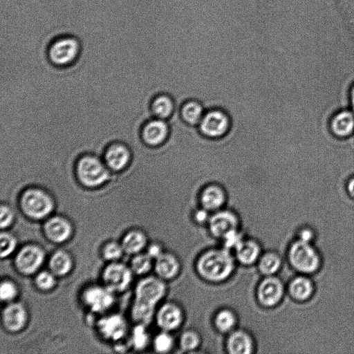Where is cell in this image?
Instances as JSON below:
<instances>
[{"instance_id":"cell-1","label":"cell","mask_w":354,"mask_h":354,"mask_svg":"<svg viewBox=\"0 0 354 354\" xmlns=\"http://www.w3.org/2000/svg\"><path fill=\"white\" fill-rule=\"evenodd\" d=\"M167 287L160 277L148 276L136 284L131 315L136 324L145 326L155 318L156 306L166 295Z\"/></svg>"},{"instance_id":"cell-2","label":"cell","mask_w":354,"mask_h":354,"mask_svg":"<svg viewBox=\"0 0 354 354\" xmlns=\"http://www.w3.org/2000/svg\"><path fill=\"white\" fill-rule=\"evenodd\" d=\"M234 258L227 248L210 249L196 261L198 274L206 281L218 283L227 279L234 269Z\"/></svg>"},{"instance_id":"cell-3","label":"cell","mask_w":354,"mask_h":354,"mask_svg":"<svg viewBox=\"0 0 354 354\" xmlns=\"http://www.w3.org/2000/svg\"><path fill=\"white\" fill-rule=\"evenodd\" d=\"M18 205L27 218L34 221L44 220L51 216L56 207L54 196L39 186H28L18 195Z\"/></svg>"},{"instance_id":"cell-4","label":"cell","mask_w":354,"mask_h":354,"mask_svg":"<svg viewBox=\"0 0 354 354\" xmlns=\"http://www.w3.org/2000/svg\"><path fill=\"white\" fill-rule=\"evenodd\" d=\"M74 171L79 183L87 189L102 187L111 175L102 158L90 153H82L76 158Z\"/></svg>"},{"instance_id":"cell-5","label":"cell","mask_w":354,"mask_h":354,"mask_svg":"<svg viewBox=\"0 0 354 354\" xmlns=\"http://www.w3.org/2000/svg\"><path fill=\"white\" fill-rule=\"evenodd\" d=\"M81 54L80 40L71 35H62L54 38L48 44L46 57L53 66L64 68L76 63Z\"/></svg>"},{"instance_id":"cell-6","label":"cell","mask_w":354,"mask_h":354,"mask_svg":"<svg viewBox=\"0 0 354 354\" xmlns=\"http://www.w3.org/2000/svg\"><path fill=\"white\" fill-rule=\"evenodd\" d=\"M288 259L297 270L304 273L314 272L320 265V257L315 248L310 242L300 239L290 245Z\"/></svg>"},{"instance_id":"cell-7","label":"cell","mask_w":354,"mask_h":354,"mask_svg":"<svg viewBox=\"0 0 354 354\" xmlns=\"http://www.w3.org/2000/svg\"><path fill=\"white\" fill-rule=\"evenodd\" d=\"M231 127V119L228 113L220 108L206 110L198 124L201 133L207 138L218 139L225 136Z\"/></svg>"},{"instance_id":"cell-8","label":"cell","mask_w":354,"mask_h":354,"mask_svg":"<svg viewBox=\"0 0 354 354\" xmlns=\"http://www.w3.org/2000/svg\"><path fill=\"white\" fill-rule=\"evenodd\" d=\"M45 261V252L39 245L28 243L21 247L14 258V266L22 275L35 274Z\"/></svg>"},{"instance_id":"cell-9","label":"cell","mask_w":354,"mask_h":354,"mask_svg":"<svg viewBox=\"0 0 354 354\" xmlns=\"http://www.w3.org/2000/svg\"><path fill=\"white\" fill-rule=\"evenodd\" d=\"M133 272L130 266L113 261L104 267L102 272L103 285L114 293L124 292L130 286Z\"/></svg>"},{"instance_id":"cell-10","label":"cell","mask_w":354,"mask_h":354,"mask_svg":"<svg viewBox=\"0 0 354 354\" xmlns=\"http://www.w3.org/2000/svg\"><path fill=\"white\" fill-rule=\"evenodd\" d=\"M114 294L104 285H92L83 290L81 299L90 311L102 313L113 306L115 302Z\"/></svg>"},{"instance_id":"cell-11","label":"cell","mask_w":354,"mask_h":354,"mask_svg":"<svg viewBox=\"0 0 354 354\" xmlns=\"http://www.w3.org/2000/svg\"><path fill=\"white\" fill-rule=\"evenodd\" d=\"M327 127L336 139L344 140L354 136V111L349 107L336 110L330 116Z\"/></svg>"},{"instance_id":"cell-12","label":"cell","mask_w":354,"mask_h":354,"mask_svg":"<svg viewBox=\"0 0 354 354\" xmlns=\"http://www.w3.org/2000/svg\"><path fill=\"white\" fill-rule=\"evenodd\" d=\"M132 154L123 142L111 141L104 147L102 159L111 172H120L129 165Z\"/></svg>"},{"instance_id":"cell-13","label":"cell","mask_w":354,"mask_h":354,"mask_svg":"<svg viewBox=\"0 0 354 354\" xmlns=\"http://www.w3.org/2000/svg\"><path fill=\"white\" fill-rule=\"evenodd\" d=\"M43 233L49 241L55 244H62L71 239L73 234V227L66 217L53 215L45 219Z\"/></svg>"},{"instance_id":"cell-14","label":"cell","mask_w":354,"mask_h":354,"mask_svg":"<svg viewBox=\"0 0 354 354\" xmlns=\"http://www.w3.org/2000/svg\"><path fill=\"white\" fill-rule=\"evenodd\" d=\"M239 221L234 212L228 209H219L210 216L208 221L209 232L214 237L222 239L239 229Z\"/></svg>"},{"instance_id":"cell-15","label":"cell","mask_w":354,"mask_h":354,"mask_svg":"<svg viewBox=\"0 0 354 354\" xmlns=\"http://www.w3.org/2000/svg\"><path fill=\"white\" fill-rule=\"evenodd\" d=\"M28 314L25 306L20 302L6 304L1 312L3 328L10 333H18L27 324Z\"/></svg>"},{"instance_id":"cell-16","label":"cell","mask_w":354,"mask_h":354,"mask_svg":"<svg viewBox=\"0 0 354 354\" xmlns=\"http://www.w3.org/2000/svg\"><path fill=\"white\" fill-rule=\"evenodd\" d=\"M284 288L281 281L277 277L266 276L257 289V297L261 305L272 307L281 300Z\"/></svg>"},{"instance_id":"cell-17","label":"cell","mask_w":354,"mask_h":354,"mask_svg":"<svg viewBox=\"0 0 354 354\" xmlns=\"http://www.w3.org/2000/svg\"><path fill=\"white\" fill-rule=\"evenodd\" d=\"M170 128L167 120L152 118L144 122L140 134L143 142L151 147H158L167 140Z\"/></svg>"},{"instance_id":"cell-18","label":"cell","mask_w":354,"mask_h":354,"mask_svg":"<svg viewBox=\"0 0 354 354\" xmlns=\"http://www.w3.org/2000/svg\"><path fill=\"white\" fill-rule=\"evenodd\" d=\"M97 329L104 339L118 342L125 337L127 332V323L120 314L108 315L97 321Z\"/></svg>"},{"instance_id":"cell-19","label":"cell","mask_w":354,"mask_h":354,"mask_svg":"<svg viewBox=\"0 0 354 354\" xmlns=\"http://www.w3.org/2000/svg\"><path fill=\"white\" fill-rule=\"evenodd\" d=\"M227 200L226 189L216 183L205 185L198 194L199 205L209 212L221 209L227 203Z\"/></svg>"},{"instance_id":"cell-20","label":"cell","mask_w":354,"mask_h":354,"mask_svg":"<svg viewBox=\"0 0 354 354\" xmlns=\"http://www.w3.org/2000/svg\"><path fill=\"white\" fill-rule=\"evenodd\" d=\"M155 319L162 330L170 332L180 327L183 322V313L179 306L168 302L156 312Z\"/></svg>"},{"instance_id":"cell-21","label":"cell","mask_w":354,"mask_h":354,"mask_svg":"<svg viewBox=\"0 0 354 354\" xmlns=\"http://www.w3.org/2000/svg\"><path fill=\"white\" fill-rule=\"evenodd\" d=\"M253 348V340L245 330H234L227 338L226 349L231 354H250Z\"/></svg>"},{"instance_id":"cell-22","label":"cell","mask_w":354,"mask_h":354,"mask_svg":"<svg viewBox=\"0 0 354 354\" xmlns=\"http://www.w3.org/2000/svg\"><path fill=\"white\" fill-rule=\"evenodd\" d=\"M154 269L158 277L162 280H169L177 276L180 263L176 256L164 252L155 259Z\"/></svg>"},{"instance_id":"cell-23","label":"cell","mask_w":354,"mask_h":354,"mask_svg":"<svg viewBox=\"0 0 354 354\" xmlns=\"http://www.w3.org/2000/svg\"><path fill=\"white\" fill-rule=\"evenodd\" d=\"M73 268V260L71 254L64 250H57L50 257L48 270L57 277L68 274Z\"/></svg>"},{"instance_id":"cell-24","label":"cell","mask_w":354,"mask_h":354,"mask_svg":"<svg viewBox=\"0 0 354 354\" xmlns=\"http://www.w3.org/2000/svg\"><path fill=\"white\" fill-rule=\"evenodd\" d=\"M176 103L169 94L160 93L156 95L150 104L151 113L154 118L167 120L174 113Z\"/></svg>"},{"instance_id":"cell-25","label":"cell","mask_w":354,"mask_h":354,"mask_svg":"<svg viewBox=\"0 0 354 354\" xmlns=\"http://www.w3.org/2000/svg\"><path fill=\"white\" fill-rule=\"evenodd\" d=\"M120 243L124 253L133 255L147 247V237L142 230L132 229L124 234Z\"/></svg>"},{"instance_id":"cell-26","label":"cell","mask_w":354,"mask_h":354,"mask_svg":"<svg viewBox=\"0 0 354 354\" xmlns=\"http://www.w3.org/2000/svg\"><path fill=\"white\" fill-rule=\"evenodd\" d=\"M236 259L242 264L251 265L261 256L259 244L252 239H243L235 248Z\"/></svg>"},{"instance_id":"cell-27","label":"cell","mask_w":354,"mask_h":354,"mask_svg":"<svg viewBox=\"0 0 354 354\" xmlns=\"http://www.w3.org/2000/svg\"><path fill=\"white\" fill-rule=\"evenodd\" d=\"M205 111L204 105L194 99L185 100L180 107V115L183 120L194 126H198Z\"/></svg>"},{"instance_id":"cell-28","label":"cell","mask_w":354,"mask_h":354,"mask_svg":"<svg viewBox=\"0 0 354 354\" xmlns=\"http://www.w3.org/2000/svg\"><path fill=\"white\" fill-rule=\"evenodd\" d=\"M312 281L305 277H297L289 284V292L292 297L296 300L304 301L310 297L313 292Z\"/></svg>"},{"instance_id":"cell-29","label":"cell","mask_w":354,"mask_h":354,"mask_svg":"<svg viewBox=\"0 0 354 354\" xmlns=\"http://www.w3.org/2000/svg\"><path fill=\"white\" fill-rule=\"evenodd\" d=\"M281 266V259L278 254L268 252L260 256L258 260V268L265 276H272L277 272Z\"/></svg>"},{"instance_id":"cell-30","label":"cell","mask_w":354,"mask_h":354,"mask_svg":"<svg viewBox=\"0 0 354 354\" xmlns=\"http://www.w3.org/2000/svg\"><path fill=\"white\" fill-rule=\"evenodd\" d=\"M214 325L221 333H230L236 324V317L230 309L219 310L214 317Z\"/></svg>"},{"instance_id":"cell-31","label":"cell","mask_w":354,"mask_h":354,"mask_svg":"<svg viewBox=\"0 0 354 354\" xmlns=\"http://www.w3.org/2000/svg\"><path fill=\"white\" fill-rule=\"evenodd\" d=\"M153 259L147 252H139L133 255L130 261V268L133 274L144 275L152 268Z\"/></svg>"},{"instance_id":"cell-32","label":"cell","mask_w":354,"mask_h":354,"mask_svg":"<svg viewBox=\"0 0 354 354\" xmlns=\"http://www.w3.org/2000/svg\"><path fill=\"white\" fill-rule=\"evenodd\" d=\"M57 277L49 270H39L34 277L36 288L43 292L53 290L57 283Z\"/></svg>"},{"instance_id":"cell-33","label":"cell","mask_w":354,"mask_h":354,"mask_svg":"<svg viewBox=\"0 0 354 354\" xmlns=\"http://www.w3.org/2000/svg\"><path fill=\"white\" fill-rule=\"evenodd\" d=\"M146 326L141 324H136L133 328L131 343L135 350H143L149 343V335Z\"/></svg>"},{"instance_id":"cell-34","label":"cell","mask_w":354,"mask_h":354,"mask_svg":"<svg viewBox=\"0 0 354 354\" xmlns=\"http://www.w3.org/2000/svg\"><path fill=\"white\" fill-rule=\"evenodd\" d=\"M124 253L121 243L110 241L104 244L101 250L102 257L109 262L118 261Z\"/></svg>"},{"instance_id":"cell-35","label":"cell","mask_w":354,"mask_h":354,"mask_svg":"<svg viewBox=\"0 0 354 354\" xmlns=\"http://www.w3.org/2000/svg\"><path fill=\"white\" fill-rule=\"evenodd\" d=\"M0 242V255L1 259L10 256L15 251L17 246L16 237L6 230H1Z\"/></svg>"},{"instance_id":"cell-36","label":"cell","mask_w":354,"mask_h":354,"mask_svg":"<svg viewBox=\"0 0 354 354\" xmlns=\"http://www.w3.org/2000/svg\"><path fill=\"white\" fill-rule=\"evenodd\" d=\"M19 295V288L12 280H2L0 284V299L4 303L15 301Z\"/></svg>"},{"instance_id":"cell-37","label":"cell","mask_w":354,"mask_h":354,"mask_svg":"<svg viewBox=\"0 0 354 354\" xmlns=\"http://www.w3.org/2000/svg\"><path fill=\"white\" fill-rule=\"evenodd\" d=\"M174 346V339L169 332L162 330L157 334L153 341L154 350L160 353L170 351Z\"/></svg>"},{"instance_id":"cell-38","label":"cell","mask_w":354,"mask_h":354,"mask_svg":"<svg viewBox=\"0 0 354 354\" xmlns=\"http://www.w3.org/2000/svg\"><path fill=\"white\" fill-rule=\"evenodd\" d=\"M201 343L199 335L194 330L185 331L180 335L179 344L180 348L186 352L193 351L196 349Z\"/></svg>"},{"instance_id":"cell-39","label":"cell","mask_w":354,"mask_h":354,"mask_svg":"<svg viewBox=\"0 0 354 354\" xmlns=\"http://www.w3.org/2000/svg\"><path fill=\"white\" fill-rule=\"evenodd\" d=\"M0 228L6 230L14 223L15 214L13 209L7 203H2L0 207Z\"/></svg>"},{"instance_id":"cell-40","label":"cell","mask_w":354,"mask_h":354,"mask_svg":"<svg viewBox=\"0 0 354 354\" xmlns=\"http://www.w3.org/2000/svg\"><path fill=\"white\" fill-rule=\"evenodd\" d=\"M222 239L223 241L225 248L230 250V249L235 250L239 243L243 239V237L237 230L231 232Z\"/></svg>"},{"instance_id":"cell-41","label":"cell","mask_w":354,"mask_h":354,"mask_svg":"<svg viewBox=\"0 0 354 354\" xmlns=\"http://www.w3.org/2000/svg\"><path fill=\"white\" fill-rule=\"evenodd\" d=\"M209 211L200 206L194 212V219L198 223H204L209 221L210 216Z\"/></svg>"},{"instance_id":"cell-42","label":"cell","mask_w":354,"mask_h":354,"mask_svg":"<svg viewBox=\"0 0 354 354\" xmlns=\"http://www.w3.org/2000/svg\"><path fill=\"white\" fill-rule=\"evenodd\" d=\"M146 252L153 259H157L164 252L160 244L151 243L147 247Z\"/></svg>"},{"instance_id":"cell-43","label":"cell","mask_w":354,"mask_h":354,"mask_svg":"<svg viewBox=\"0 0 354 354\" xmlns=\"http://www.w3.org/2000/svg\"><path fill=\"white\" fill-rule=\"evenodd\" d=\"M345 190L348 195L354 199V174L351 175L344 183Z\"/></svg>"},{"instance_id":"cell-44","label":"cell","mask_w":354,"mask_h":354,"mask_svg":"<svg viewBox=\"0 0 354 354\" xmlns=\"http://www.w3.org/2000/svg\"><path fill=\"white\" fill-rule=\"evenodd\" d=\"M347 96L348 103V107L354 111V82L351 84L348 89Z\"/></svg>"},{"instance_id":"cell-45","label":"cell","mask_w":354,"mask_h":354,"mask_svg":"<svg viewBox=\"0 0 354 354\" xmlns=\"http://www.w3.org/2000/svg\"><path fill=\"white\" fill-rule=\"evenodd\" d=\"M313 238V233L309 229H303L299 232V239L304 241L310 242Z\"/></svg>"}]
</instances>
